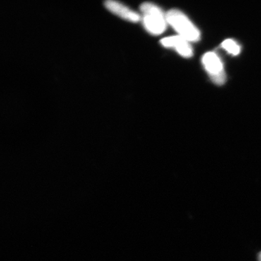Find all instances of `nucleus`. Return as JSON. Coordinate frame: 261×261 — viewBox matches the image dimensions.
Masks as SVG:
<instances>
[{
    "mask_svg": "<svg viewBox=\"0 0 261 261\" xmlns=\"http://www.w3.org/2000/svg\"><path fill=\"white\" fill-rule=\"evenodd\" d=\"M141 21L144 28L151 35L159 36L167 28L166 13L158 5L145 3L140 6Z\"/></svg>",
    "mask_w": 261,
    "mask_h": 261,
    "instance_id": "1",
    "label": "nucleus"
},
{
    "mask_svg": "<svg viewBox=\"0 0 261 261\" xmlns=\"http://www.w3.org/2000/svg\"><path fill=\"white\" fill-rule=\"evenodd\" d=\"M221 47L227 51L228 53L231 54V56H238L240 53V45L233 39H226V40H224L221 44Z\"/></svg>",
    "mask_w": 261,
    "mask_h": 261,
    "instance_id": "6",
    "label": "nucleus"
},
{
    "mask_svg": "<svg viewBox=\"0 0 261 261\" xmlns=\"http://www.w3.org/2000/svg\"><path fill=\"white\" fill-rule=\"evenodd\" d=\"M105 7L108 11L126 21L130 23H138L141 21L140 13L130 9L120 2L108 0L105 3Z\"/></svg>",
    "mask_w": 261,
    "mask_h": 261,
    "instance_id": "4",
    "label": "nucleus"
},
{
    "mask_svg": "<svg viewBox=\"0 0 261 261\" xmlns=\"http://www.w3.org/2000/svg\"><path fill=\"white\" fill-rule=\"evenodd\" d=\"M202 63L206 72L214 84L222 85L226 82L224 65L221 58L216 53L208 51L204 55L202 58Z\"/></svg>",
    "mask_w": 261,
    "mask_h": 261,
    "instance_id": "3",
    "label": "nucleus"
},
{
    "mask_svg": "<svg viewBox=\"0 0 261 261\" xmlns=\"http://www.w3.org/2000/svg\"><path fill=\"white\" fill-rule=\"evenodd\" d=\"M161 44L164 47L175 49L184 58H190L193 56V49L190 42L179 36L163 38L161 39Z\"/></svg>",
    "mask_w": 261,
    "mask_h": 261,
    "instance_id": "5",
    "label": "nucleus"
},
{
    "mask_svg": "<svg viewBox=\"0 0 261 261\" xmlns=\"http://www.w3.org/2000/svg\"><path fill=\"white\" fill-rule=\"evenodd\" d=\"M258 260L261 261V252H260V254H259L258 255Z\"/></svg>",
    "mask_w": 261,
    "mask_h": 261,
    "instance_id": "7",
    "label": "nucleus"
},
{
    "mask_svg": "<svg viewBox=\"0 0 261 261\" xmlns=\"http://www.w3.org/2000/svg\"><path fill=\"white\" fill-rule=\"evenodd\" d=\"M166 17L168 25L176 31L178 36L190 43L200 40V31L185 13L180 10L173 9L166 13Z\"/></svg>",
    "mask_w": 261,
    "mask_h": 261,
    "instance_id": "2",
    "label": "nucleus"
}]
</instances>
